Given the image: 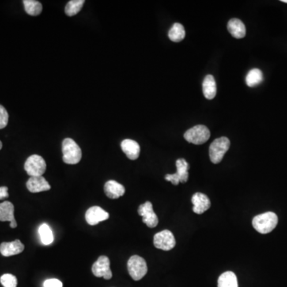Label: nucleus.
<instances>
[{"label": "nucleus", "instance_id": "1", "mask_svg": "<svg viewBox=\"0 0 287 287\" xmlns=\"http://www.w3.org/2000/svg\"><path fill=\"white\" fill-rule=\"evenodd\" d=\"M277 221V215L274 212H268L255 216L253 219L252 225L259 233L268 234L276 228Z\"/></svg>", "mask_w": 287, "mask_h": 287}, {"label": "nucleus", "instance_id": "8", "mask_svg": "<svg viewBox=\"0 0 287 287\" xmlns=\"http://www.w3.org/2000/svg\"><path fill=\"white\" fill-rule=\"evenodd\" d=\"M153 243L156 248L168 251L175 247V239L171 231L164 230L155 235Z\"/></svg>", "mask_w": 287, "mask_h": 287}, {"label": "nucleus", "instance_id": "3", "mask_svg": "<svg viewBox=\"0 0 287 287\" xmlns=\"http://www.w3.org/2000/svg\"><path fill=\"white\" fill-rule=\"evenodd\" d=\"M231 142L228 137H223L216 139L209 148V156L213 164H219L224 158L226 152L229 149Z\"/></svg>", "mask_w": 287, "mask_h": 287}, {"label": "nucleus", "instance_id": "31", "mask_svg": "<svg viewBox=\"0 0 287 287\" xmlns=\"http://www.w3.org/2000/svg\"><path fill=\"white\" fill-rule=\"evenodd\" d=\"M281 2L285 3V4H287V0H281Z\"/></svg>", "mask_w": 287, "mask_h": 287}, {"label": "nucleus", "instance_id": "16", "mask_svg": "<svg viewBox=\"0 0 287 287\" xmlns=\"http://www.w3.org/2000/svg\"><path fill=\"white\" fill-rule=\"evenodd\" d=\"M24 250V245L20 239L10 243H3L0 245V253L5 257L12 256L20 254Z\"/></svg>", "mask_w": 287, "mask_h": 287}, {"label": "nucleus", "instance_id": "2", "mask_svg": "<svg viewBox=\"0 0 287 287\" xmlns=\"http://www.w3.org/2000/svg\"><path fill=\"white\" fill-rule=\"evenodd\" d=\"M62 160L67 164H76L81 159V148L71 138H66L62 141Z\"/></svg>", "mask_w": 287, "mask_h": 287}, {"label": "nucleus", "instance_id": "15", "mask_svg": "<svg viewBox=\"0 0 287 287\" xmlns=\"http://www.w3.org/2000/svg\"><path fill=\"white\" fill-rule=\"evenodd\" d=\"M122 151L130 160H137L140 156L141 148L137 141L131 139H126L121 144Z\"/></svg>", "mask_w": 287, "mask_h": 287}, {"label": "nucleus", "instance_id": "12", "mask_svg": "<svg viewBox=\"0 0 287 287\" xmlns=\"http://www.w3.org/2000/svg\"><path fill=\"white\" fill-rule=\"evenodd\" d=\"M193 204V212L196 214L201 215L208 211L211 207V201L205 194L197 193L192 198Z\"/></svg>", "mask_w": 287, "mask_h": 287}, {"label": "nucleus", "instance_id": "6", "mask_svg": "<svg viewBox=\"0 0 287 287\" xmlns=\"http://www.w3.org/2000/svg\"><path fill=\"white\" fill-rule=\"evenodd\" d=\"M24 168L31 176H43L46 172V164L44 159L39 155H32L26 160Z\"/></svg>", "mask_w": 287, "mask_h": 287}, {"label": "nucleus", "instance_id": "5", "mask_svg": "<svg viewBox=\"0 0 287 287\" xmlns=\"http://www.w3.org/2000/svg\"><path fill=\"white\" fill-rule=\"evenodd\" d=\"M128 270L132 278L139 281L145 277L148 272V266L144 258L138 255H133L129 258L127 264Z\"/></svg>", "mask_w": 287, "mask_h": 287}, {"label": "nucleus", "instance_id": "20", "mask_svg": "<svg viewBox=\"0 0 287 287\" xmlns=\"http://www.w3.org/2000/svg\"><path fill=\"white\" fill-rule=\"evenodd\" d=\"M218 287H239L237 277L233 272H224L219 277Z\"/></svg>", "mask_w": 287, "mask_h": 287}, {"label": "nucleus", "instance_id": "26", "mask_svg": "<svg viewBox=\"0 0 287 287\" xmlns=\"http://www.w3.org/2000/svg\"><path fill=\"white\" fill-rule=\"evenodd\" d=\"M0 282L4 287H17V278L12 274H4L0 277Z\"/></svg>", "mask_w": 287, "mask_h": 287}, {"label": "nucleus", "instance_id": "4", "mask_svg": "<svg viewBox=\"0 0 287 287\" xmlns=\"http://www.w3.org/2000/svg\"><path fill=\"white\" fill-rule=\"evenodd\" d=\"M210 136V131L206 126L198 125L188 129L183 137L187 142L194 145H202L209 140Z\"/></svg>", "mask_w": 287, "mask_h": 287}, {"label": "nucleus", "instance_id": "22", "mask_svg": "<svg viewBox=\"0 0 287 287\" xmlns=\"http://www.w3.org/2000/svg\"><path fill=\"white\" fill-rule=\"evenodd\" d=\"M263 80V74L259 69H252L247 73L246 83L249 87H254L259 85Z\"/></svg>", "mask_w": 287, "mask_h": 287}, {"label": "nucleus", "instance_id": "24", "mask_svg": "<svg viewBox=\"0 0 287 287\" xmlns=\"http://www.w3.org/2000/svg\"><path fill=\"white\" fill-rule=\"evenodd\" d=\"M39 236L41 241L44 245H50L54 241V235L52 231L47 224H43L39 228Z\"/></svg>", "mask_w": 287, "mask_h": 287}, {"label": "nucleus", "instance_id": "21", "mask_svg": "<svg viewBox=\"0 0 287 287\" xmlns=\"http://www.w3.org/2000/svg\"><path fill=\"white\" fill-rule=\"evenodd\" d=\"M185 35H186V32H185L184 27L182 24L178 23H175L168 32L170 40L174 43L181 42L184 39Z\"/></svg>", "mask_w": 287, "mask_h": 287}, {"label": "nucleus", "instance_id": "14", "mask_svg": "<svg viewBox=\"0 0 287 287\" xmlns=\"http://www.w3.org/2000/svg\"><path fill=\"white\" fill-rule=\"evenodd\" d=\"M27 187L31 193H38L49 191L50 185L43 176H33L27 180Z\"/></svg>", "mask_w": 287, "mask_h": 287}, {"label": "nucleus", "instance_id": "27", "mask_svg": "<svg viewBox=\"0 0 287 287\" xmlns=\"http://www.w3.org/2000/svg\"><path fill=\"white\" fill-rule=\"evenodd\" d=\"M8 119H9V115H8V111L4 106L0 105V129H4L8 126Z\"/></svg>", "mask_w": 287, "mask_h": 287}, {"label": "nucleus", "instance_id": "9", "mask_svg": "<svg viewBox=\"0 0 287 287\" xmlns=\"http://www.w3.org/2000/svg\"><path fill=\"white\" fill-rule=\"evenodd\" d=\"M92 272L96 277H103L105 279H110L113 274L110 269V262L108 257L105 255L99 257V259L92 265Z\"/></svg>", "mask_w": 287, "mask_h": 287}, {"label": "nucleus", "instance_id": "13", "mask_svg": "<svg viewBox=\"0 0 287 287\" xmlns=\"http://www.w3.org/2000/svg\"><path fill=\"white\" fill-rule=\"evenodd\" d=\"M14 205L9 201H4L0 204V221L10 222L12 228H17V223L14 216Z\"/></svg>", "mask_w": 287, "mask_h": 287}, {"label": "nucleus", "instance_id": "19", "mask_svg": "<svg viewBox=\"0 0 287 287\" xmlns=\"http://www.w3.org/2000/svg\"><path fill=\"white\" fill-rule=\"evenodd\" d=\"M216 92H217V88H216V80L214 77L211 74L207 75L203 82L204 95L208 100H212L216 97Z\"/></svg>", "mask_w": 287, "mask_h": 287}, {"label": "nucleus", "instance_id": "7", "mask_svg": "<svg viewBox=\"0 0 287 287\" xmlns=\"http://www.w3.org/2000/svg\"><path fill=\"white\" fill-rule=\"evenodd\" d=\"M176 172L174 174H168L164 179L168 181L172 182V184L178 185L179 182L186 183L188 179L189 164L184 159H178L175 162Z\"/></svg>", "mask_w": 287, "mask_h": 287}, {"label": "nucleus", "instance_id": "10", "mask_svg": "<svg viewBox=\"0 0 287 287\" xmlns=\"http://www.w3.org/2000/svg\"><path fill=\"white\" fill-rule=\"evenodd\" d=\"M138 214L142 216L143 223L149 228H155L158 224V217L153 211V207L149 201H147L139 207Z\"/></svg>", "mask_w": 287, "mask_h": 287}, {"label": "nucleus", "instance_id": "18", "mask_svg": "<svg viewBox=\"0 0 287 287\" xmlns=\"http://www.w3.org/2000/svg\"><path fill=\"white\" fill-rule=\"evenodd\" d=\"M228 30L235 39H243L246 35V27L241 20L232 19L228 22Z\"/></svg>", "mask_w": 287, "mask_h": 287}, {"label": "nucleus", "instance_id": "29", "mask_svg": "<svg viewBox=\"0 0 287 287\" xmlns=\"http://www.w3.org/2000/svg\"><path fill=\"white\" fill-rule=\"evenodd\" d=\"M9 194H8V187H0V200H4V199L8 198Z\"/></svg>", "mask_w": 287, "mask_h": 287}, {"label": "nucleus", "instance_id": "30", "mask_svg": "<svg viewBox=\"0 0 287 287\" xmlns=\"http://www.w3.org/2000/svg\"><path fill=\"white\" fill-rule=\"evenodd\" d=\"M2 148H3L2 141H0V150H1V149H2Z\"/></svg>", "mask_w": 287, "mask_h": 287}, {"label": "nucleus", "instance_id": "17", "mask_svg": "<svg viewBox=\"0 0 287 287\" xmlns=\"http://www.w3.org/2000/svg\"><path fill=\"white\" fill-rule=\"evenodd\" d=\"M105 193L109 198L116 200L120 198L126 193V188L123 185L118 183L115 180H109L106 182L104 187Z\"/></svg>", "mask_w": 287, "mask_h": 287}, {"label": "nucleus", "instance_id": "25", "mask_svg": "<svg viewBox=\"0 0 287 287\" xmlns=\"http://www.w3.org/2000/svg\"><path fill=\"white\" fill-rule=\"evenodd\" d=\"M84 4H85L84 0H71L66 4L65 13L68 16H75L81 11Z\"/></svg>", "mask_w": 287, "mask_h": 287}, {"label": "nucleus", "instance_id": "11", "mask_svg": "<svg viewBox=\"0 0 287 287\" xmlns=\"http://www.w3.org/2000/svg\"><path fill=\"white\" fill-rule=\"evenodd\" d=\"M109 218H110V214L100 207H91L85 213V220H86L87 224L91 226L97 225L100 222L105 221Z\"/></svg>", "mask_w": 287, "mask_h": 287}, {"label": "nucleus", "instance_id": "28", "mask_svg": "<svg viewBox=\"0 0 287 287\" xmlns=\"http://www.w3.org/2000/svg\"><path fill=\"white\" fill-rule=\"evenodd\" d=\"M43 287H62V283L56 278H50L44 281Z\"/></svg>", "mask_w": 287, "mask_h": 287}, {"label": "nucleus", "instance_id": "23", "mask_svg": "<svg viewBox=\"0 0 287 287\" xmlns=\"http://www.w3.org/2000/svg\"><path fill=\"white\" fill-rule=\"evenodd\" d=\"M23 5L26 12L30 16H39L43 11V6L41 3L35 0H24Z\"/></svg>", "mask_w": 287, "mask_h": 287}]
</instances>
